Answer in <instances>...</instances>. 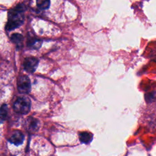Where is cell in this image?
Masks as SVG:
<instances>
[{"instance_id": "6da1fadb", "label": "cell", "mask_w": 156, "mask_h": 156, "mask_svg": "<svg viewBox=\"0 0 156 156\" xmlns=\"http://www.w3.org/2000/svg\"><path fill=\"white\" fill-rule=\"evenodd\" d=\"M26 7L23 4H19L9 12L8 21L5 26L7 30H12L21 26L24 22L23 12Z\"/></svg>"}, {"instance_id": "7a4b0ae2", "label": "cell", "mask_w": 156, "mask_h": 156, "mask_svg": "<svg viewBox=\"0 0 156 156\" xmlns=\"http://www.w3.org/2000/svg\"><path fill=\"white\" fill-rule=\"evenodd\" d=\"M14 110L20 114H27L30 109V101L26 97L18 98L13 104Z\"/></svg>"}, {"instance_id": "30bf717a", "label": "cell", "mask_w": 156, "mask_h": 156, "mask_svg": "<svg viewBox=\"0 0 156 156\" xmlns=\"http://www.w3.org/2000/svg\"><path fill=\"white\" fill-rule=\"evenodd\" d=\"M8 115V108L6 104H3L0 108V122L2 123Z\"/></svg>"}, {"instance_id": "8992f818", "label": "cell", "mask_w": 156, "mask_h": 156, "mask_svg": "<svg viewBox=\"0 0 156 156\" xmlns=\"http://www.w3.org/2000/svg\"><path fill=\"white\" fill-rule=\"evenodd\" d=\"M24 139V136L23 134V133L21 132L20 131L15 130L12 133V134L10 136L9 141L11 143L16 146H19L23 143Z\"/></svg>"}, {"instance_id": "277c9868", "label": "cell", "mask_w": 156, "mask_h": 156, "mask_svg": "<svg viewBox=\"0 0 156 156\" xmlns=\"http://www.w3.org/2000/svg\"><path fill=\"white\" fill-rule=\"evenodd\" d=\"M38 59L34 57L26 58L24 59V63H23L24 69L29 73H34L36 70L38 66Z\"/></svg>"}, {"instance_id": "ba28073f", "label": "cell", "mask_w": 156, "mask_h": 156, "mask_svg": "<svg viewBox=\"0 0 156 156\" xmlns=\"http://www.w3.org/2000/svg\"><path fill=\"white\" fill-rule=\"evenodd\" d=\"M10 38L14 44H15L17 47L20 48L22 46L23 41V37L22 36V35L18 33H15L12 35Z\"/></svg>"}, {"instance_id": "8fae6325", "label": "cell", "mask_w": 156, "mask_h": 156, "mask_svg": "<svg viewBox=\"0 0 156 156\" xmlns=\"http://www.w3.org/2000/svg\"><path fill=\"white\" fill-rule=\"evenodd\" d=\"M37 7L42 10L47 9L50 5V0H37Z\"/></svg>"}, {"instance_id": "3957f363", "label": "cell", "mask_w": 156, "mask_h": 156, "mask_svg": "<svg viewBox=\"0 0 156 156\" xmlns=\"http://www.w3.org/2000/svg\"><path fill=\"white\" fill-rule=\"evenodd\" d=\"M17 87L20 93L23 94L29 93L31 89V84L29 78L25 75L20 76L17 80Z\"/></svg>"}, {"instance_id": "5b68a950", "label": "cell", "mask_w": 156, "mask_h": 156, "mask_svg": "<svg viewBox=\"0 0 156 156\" xmlns=\"http://www.w3.org/2000/svg\"><path fill=\"white\" fill-rule=\"evenodd\" d=\"M24 127L29 132H35L39 128V121L36 118L33 117H29L25 121Z\"/></svg>"}, {"instance_id": "52a82bcc", "label": "cell", "mask_w": 156, "mask_h": 156, "mask_svg": "<svg viewBox=\"0 0 156 156\" xmlns=\"http://www.w3.org/2000/svg\"><path fill=\"white\" fill-rule=\"evenodd\" d=\"M79 140L82 143L88 144L93 138V135L89 132H80L79 133Z\"/></svg>"}, {"instance_id": "9c48e42d", "label": "cell", "mask_w": 156, "mask_h": 156, "mask_svg": "<svg viewBox=\"0 0 156 156\" xmlns=\"http://www.w3.org/2000/svg\"><path fill=\"white\" fill-rule=\"evenodd\" d=\"M42 44V40H39V39H30L28 40L27 43V46L33 49H39Z\"/></svg>"}]
</instances>
